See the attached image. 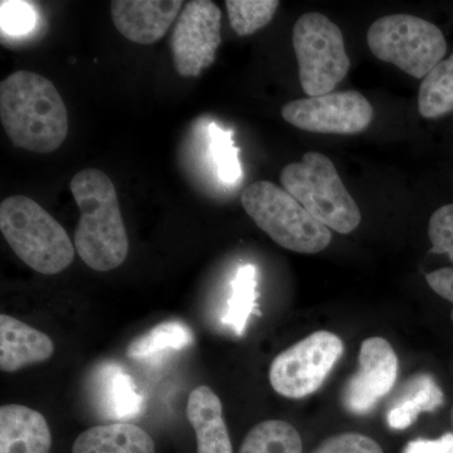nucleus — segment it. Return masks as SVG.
Segmentation results:
<instances>
[{"instance_id": "f257e3e1", "label": "nucleus", "mask_w": 453, "mask_h": 453, "mask_svg": "<svg viewBox=\"0 0 453 453\" xmlns=\"http://www.w3.org/2000/svg\"><path fill=\"white\" fill-rule=\"evenodd\" d=\"M0 121L14 146L32 153H53L67 138L64 98L47 77L29 71H17L0 85Z\"/></svg>"}, {"instance_id": "f03ea898", "label": "nucleus", "mask_w": 453, "mask_h": 453, "mask_svg": "<svg viewBox=\"0 0 453 453\" xmlns=\"http://www.w3.org/2000/svg\"><path fill=\"white\" fill-rule=\"evenodd\" d=\"M70 188L81 211L74 231L76 252L98 273L121 266L129 255V238L111 179L101 170L83 169Z\"/></svg>"}, {"instance_id": "7ed1b4c3", "label": "nucleus", "mask_w": 453, "mask_h": 453, "mask_svg": "<svg viewBox=\"0 0 453 453\" xmlns=\"http://www.w3.org/2000/svg\"><path fill=\"white\" fill-rule=\"evenodd\" d=\"M0 231L23 262L42 275H57L73 264L74 244L64 226L25 196L0 204Z\"/></svg>"}, {"instance_id": "20e7f679", "label": "nucleus", "mask_w": 453, "mask_h": 453, "mask_svg": "<svg viewBox=\"0 0 453 453\" xmlns=\"http://www.w3.org/2000/svg\"><path fill=\"white\" fill-rule=\"evenodd\" d=\"M280 179L283 189L327 228L349 234L362 222L357 202L325 155L306 153L300 163L286 165Z\"/></svg>"}, {"instance_id": "39448f33", "label": "nucleus", "mask_w": 453, "mask_h": 453, "mask_svg": "<svg viewBox=\"0 0 453 453\" xmlns=\"http://www.w3.org/2000/svg\"><path fill=\"white\" fill-rule=\"evenodd\" d=\"M241 201L256 225L283 249L315 255L332 242L329 228L271 181H256L247 187Z\"/></svg>"}, {"instance_id": "423d86ee", "label": "nucleus", "mask_w": 453, "mask_h": 453, "mask_svg": "<svg viewBox=\"0 0 453 453\" xmlns=\"http://www.w3.org/2000/svg\"><path fill=\"white\" fill-rule=\"evenodd\" d=\"M366 40L378 59L396 65L414 79H425L447 52L441 29L411 14L380 18L369 28Z\"/></svg>"}, {"instance_id": "0eeeda50", "label": "nucleus", "mask_w": 453, "mask_h": 453, "mask_svg": "<svg viewBox=\"0 0 453 453\" xmlns=\"http://www.w3.org/2000/svg\"><path fill=\"white\" fill-rule=\"evenodd\" d=\"M292 44L303 92L309 97L332 94L350 68L339 27L324 14H303L295 23Z\"/></svg>"}, {"instance_id": "6e6552de", "label": "nucleus", "mask_w": 453, "mask_h": 453, "mask_svg": "<svg viewBox=\"0 0 453 453\" xmlns=\"http://www.w3.org/2000/svg\"><path fill=\"white\" fill-rule=\"evenodd\" d=\"M342 350V339L335 334L312 333L273 359L271 386L286 398H305L320 388Z\"/></svg>"}, {"instance_id": "1a4fd4ad", "label": "nucleus", "mask_w": 453, "mask_h": 453, "mask_svg": "<svg viewBox=\"0 0 453 453\" xmlns=\"http://www.w3.org/2000/svg\"><path fill=\"white\" fill-rule=\"evenodd\" d=\"M281 115L300 130L351 135L368 129L372 107L360 92L350 89L291 101L282 107Z\"/></svg>"}, {"instance_id": "9d476101", "label": "nucleus", "mask_w": 453, "mask_h": 453, "mask_svg": "<svg viewBox=\"0 0 453 453\" xmlns=\"http://www.w3.org/2000/svg\"><path fill=\"white\" fill-rule=\"evenodd\" d=\"M222 13L211 0L188 2L172 35L173 61L183 77H198L216 61Z\"/></svg>"}, {"instance_id": "9b49d317", "label": "nucleus", "mask_w": 453, "mask_h": 453, "mask_svg": "<svg viewBox=\"0 0 453 453\" xmlns=\"http://www.w3.org/2000/svg\"><path fill=\"white\" fill-rule=\"evenodd\" d=\"M398 377V357L384 338L374 336L362 342L359 369L345 386L342 402L349 412H371L388 395Z\"/></svg>"}, {"instance_id": "f8f14e48", "label": "nucleus", "mask_w": 453, "mask_h": 453, "mask_svg": "<svg viewBox=\"0 0 453 453\" xmlns=\"http://www.w3.org/2000/svg\"><path fill=\"white\" fill-rule=\"evenodd\" d=\"M181 7V0H113L111 18L127 40L148 46L162 40Z\"/></svg>"}, {"instance_id": "ddd939ff", "label": "nucleus", "mask_w": 453, "mask_h": 453, "mask_svg": "<svg viewBox=\"0 0 453 453\" xmlns=\"http://www.w3.org/2000/svg\"><path fill=\"white\" fill-rule=\"evenodd\" d=\"M55 342L47 334L12 316L0 315V369L14 372L25 366L47 362Z\"/></svg>"}, {"instance_id": "4468645a", "label": "nucleus", "mask_w": 453, "mask_h": 453, "mask_svg": "<svg viewBox=\"0 0 453 453\" xmlns=\"http://www.w3.org/2000/svg\"><path fill=\"white\" fill-rule=\"evenodd\" d=\"M52 434L43 414L20 404L0 408V453H50Z\"/></svg>"}, {"instance_id": "2eb2a0df", "label": "nucleus", "mask_w": 453, "mask_h": 453, "mask_svg": "<svg viewBox=\"0 0 453 453\" xmlns=\"http://www.w3.org/2000/svg\"><path fill=\"white\" fill-rule=\"evenodd\" d=\"M187 418L195 429L198 453H234L219 396L207 386L192 390Z\"/></svg>"}, {"instance_id": "dca6fc26", "label": "nucleus", "mask_w": 453, "mask_h": 453, "mask_svg": "<svg viewBox=\"0 0 453 453\" xmlns=\"http://www.w3.org/2000/svg\"><path fill=\"white\" fill-rule=\"evenodd\" d=\"M73 453H157L150 434L133 423L118 422L86 429Z\"/></svg>"}, {"instance_id": "f3484780", "label": "nucleus", "mask_w": 453, "mask_h": 453, "mask_svg": "<svg viewBox=\"0 0 453 453\" xmlns=\"http://www.w3.org/2000/svg\"><path fill=\"white\" fill-rule=\"evenodd\" d=\"M445 402V395L432 375L421 372L402 387L390 403L387 422L395 431L412 426L423 412H434Z\"/></svg>"}, {"instance_id": "a211bd4d", "label": "nucleus", "mask_w": 453, "mask_h": 453, "mask_svg": "<svg viewBox=\"0 0 453 453\" xmlns=\"http://www.w3.org/2000/svg\"><path fill=\"white\" fill-rule=\"evenodd\" d=\"M240 453H303V440L290 423L267 419L249 432Z\"/></svg>"}, {"instance_id": "6ab92c4d", "label": "nucleus", "mask_w": 453, "mask_h": 453, "mask_svg": "<svg viewBox=\"0 0 453 453\" xmlns=\"http://www.w3.org/2000/svg\"><path fill=\"white\" fill-rule=\"evenodd\" d=\"M418 111L426 119L441 118L453 111V53L422 80Z\"/></svg>"}, {"instance_id": "aec40b11", "label": "nucleus", "mask_w": 453, "mask_h": 453, "mask_svg": "<svg viewBox=\"0 0 453 453\" xmlns=\"http://www.w3.org/2000/svg\"><path fill=\"white\" fill-rule=\"evenodd\" d=\"M195 339L192 330L183 321L169 320L157 324L144 335L134 339L127 347L130 359L142 360L164 350H181Z\"/></svg>"}, {"instance_id": "412c9836", "label": "nucleus", "mask_w": 453, "mask_h": 453, "mask_svg": "<svg viewBox=\"0 0 453 453\" xmlns=\"http://www.w3.org/2000/svg\"><path fill=\"white\" fill-rule=\"evenodd\" d=\"M257 299V268L253 265H244L238 268L232 281L231 296L226 303L223 321L235 335H242L249 323L250 316L256 309Z\"/></svg>"}, {"instance_id": "4be33fe9", "label": "nucleus", "mask_w": 453, "mask_h": 453, "mask_svg": "<svg viewBox=\"0 0 453 453\" xmlns=\"http://www.w3.org/2000/svg\"><path fill=\"white\" fill-rule=\"evenodd\" d=\"M103 377V395L110 416L130 418L144 407V396L138 392L133 378L118 366L105 368Z\"/></svg>"}, {"instance_id": "5701e85b", "label": "nucleus", "mask_w": 453, "mask_h": 453, "mask_svg": "<svg viewBox=\"0 0 453 453\" xmlns=\"http://www.w3.org/2000/svg\"><path fill=\"white\" fill-rule=\"evenodd\" d=\"M277 0H226L229 23L241 37L251 35L264 28L275 16Z\"/></svg>"}, {"instance_id": "b1692460", "label": "nucleus", "mask_w": 453, "mask_h": 453, "mask_svg": "<svg viewBox=\"0 0 453 453\" xmlns=\"http://www.w3.org/2000/svg\"><path fill=\"white\" fill-rule=\"evenodd\" d=\"M211 153L216 164V173L220 180L226 184L237 183L242 175L240 160H238V149L232 140V133L223 130L219 125L211 124Z\"/></svg>"}, {"instance_id": "393cba45", "label": "nucleus", "mask_w": 453, "mask_h": 453, "mask_svg": "<svg viewBox=\"0 0 453 453\" xmlns=\"http://www.w3.org/2000/svg\"><path fill=\"white\" fill-rule=\"evenodd\" d=\"M431 253L447 255L453 262V204L438 208L428 225Z\"/></svg>"}, {"instance_id": "a878e982", "label": "nucleus", "mask_w": 453, "mask_h": 453, "mask_svg": "<svg viewBox=\"0 0 453 453\" xmlns=\"http://www.w3.org/2000/svg\"><path fill=\"white\" fill-rule=\"evenodd\" d=\"M312 453H384L380 443L365 434H340L325 440Z\"/></svg>"}, {"instance_id": "bb28decb", "label": "nucleus", "mask_w": 453, "mask_h": 453, "mask_svg": "<svg viewBox=\"0 0 453 453\" xmlns=\"http://www.w3.org/2000/svg\"><path fill=\"white\" fill-rule=\"evenodd\" d=\"M35 23V9L25 2H2V31L23 35Z\"/></svg>"}, {"instance_id": "cd10ccee", "label": "nucleus", "mask_w": 453, "mask_h": 453, "mask_svg": "<svg viewBox=\"0 0 453 453\" xmlns=\"http://www.w3.org/2000/svg\"><path fill=\"white\" fill-rule=\"evenodd\" d=\"M403 453H453V434H445L436 440L411 441L404 447Z\"/></svg>"}, {"instance_id": "c85d7f7f", "label": "nucleus", "mask_w": 453, "mask_h": 453, "mask_svg": "<svg viewBox=\"0 0 453 453\" xmlns=\"http://www.w3.org/2000/svg\"><path fill=\"white\" fill-rule=\"evenodd\" d=\"M429 288L453 305V268H440L426 276ZM453 321V310L451 312Z\"/></svg>"}]
</instances>
